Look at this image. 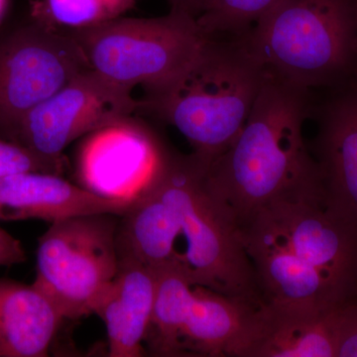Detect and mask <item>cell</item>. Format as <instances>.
<instances>
[{"instance_id":"cell-12","label":"cell","mask_w":357,"mask_h":357,"mask_svg":"<svg viewBox=\"0 0 357 357\" xmlns=\"http://www.w3.org/2000/svg\"><path fill=\"white\" fill-rule=\"evenodd\" d=\"M239 231L263 301L326 310L356 297L296 255L260 220L252 218Z\"/></svg>"},{"instance_id":"cell-5","label":"cell","mask_w":357,"mask_h":357,"mask_svg":"<svg viewBox=\"0 0 357 357\" xmlns=\"http://www.w3.org/2000/svg\"><path fill=\"white\" fill-rule=\"evenodd\" d=\"M66 32L79 45L91 70L131 91L168 81L210 38L197 18L172 10L161 17H119Z\"/></svg>"},{"instance_id":"cell-7","label":"cell","mask_w":357,"mask_h":357,"mask_svg":"<svg viewBox=\"0 0 357 357\" xmlns=\"http://www.w3.org/2000/svg\"><path fill=\"white\" fill-rule=\"evenodd\" d=\"M91 69L69 32L34 21L0 45V126L13 137L23 119Z\"/></svg>"},{"instance_id":"cell-6","label":"cell","mask_w":357,"mask_h":357,"mask_svg":"<svg viewBox=\"0 0 357 357\" xmlns=\"http://www.w3.org/2000/svg\"><path fill=\"white\" fill-rule=\"evenodd\" d=\"M121 215H82L52 223L40 237L34 284L64 319L93 314L119 269L116 230Z\"/></svg>"},{"instance_id":"cell-26","label":"cell","mask_w":357,"mask_h":357,"mask_svg":"<svg viewBox=\"0 0 357 357\" xmlns=\"http://www.w3.org/2000/svg\"><path fill=\"white\" fill-rule=\"evenodd\" d=\"M6 3L7 0H0V17H1L2 14L6 10Z\"/></svg>"},{"instance_id":"cell-17","label":"cell","mask_w":357,"mask_h":357,"mask_svg":"<svg viewBox=\"0 0 357 357\" xmlns=\"http://www.w3.org/2000/svg\"><path fill=\"white\" fill-rule=\"evenodd\" d=\"M154 183L119 217L116 251L119 264H137L155 272L178 261L180 225Z\"/></svg>"},{"instance_id":"cell-4","label":"cell","mask_w":357,"mask_h":357,"mask_svg":"<svg viewBox=\"0 0 357 357\" xmlns=\"http://www.w3.org/2000/svg\"><path fill=\"white\" fill-rule=\"evenodd\" d=\"M208 163L192 152L169 155L154 185L177 215L185 248L180 262L194 285L260 302L255 268L236 220L211 191Z\"/></svg>"},{"instance_id":"cell-22","label":"cell","mask_w":357,"mask_h":357,"mask_svg":"<svg viewBox=\"0 0 357 357\" xmlns=\"http://www.w3.org/2000/svg\"><path fill=\"white\" fill-rule=\"evenodd\" d=\"M65 168L66 164L42 158L17 143L0 138V178L27 171L62 176Z\"/></svg>"},{"instance_id":"cell-16","label":"cell","mask_w":357,"mask_h":357,"mask_svg":"<svg viewBox=\"0 0 357 357\" xmlns=\"http://www.w3.org/2000/svg\"><path fill=\"white\" fill-rule=\"evenodd\" d=\"M156 273L137 264H119L116 275L96 302L93 314L107 328L109 356L138 357L153 311Z\"/></svg>"},{"instance_id":"cell-15","label":"cell","mask_w":357,"mask_h":357,"mask_svg":"<svg viewBox=\"0 0 357 357\" xmlns=\"http://www.w3.org/2000/svg\"><path fill=\"white\" fill-rule=\"evenodd\" d=\"M259 304L194 285L178 335L181 356H241Z\"/></svg>"},{"instance_id":"cell-13","label":"cell","mask_w":357,"mask_h":357,"mask_svg":"<svg viewBox=\"0 0 357 357\" xmlns=\"http://www.w3.org/2000/svg\"><path fill=\"white\" fill-rule=\"evenodd\" d=\"M349 300L326 310L262 300L253 314L241 357H337Z\"/></svg>"},{"instance_id":"cell-25","label":"cell","mask_w":357,"mask_h":357,"mask_svg":"<svg viewBox=\"0 0 357 357\" xmlns=\"http://www.w3.org/2000/svg\"><path fill=\"white\" fill-rule=\"evenodd\" d=\"M211 0H168L171 10L198 18L210 6Z\"/></svg>"},{"instance_id":"cell-1","label":"cell","mask_w":357,"mask_h":357,"mask_svg":"<svg viewBox=\"0 0 357 357\" xmlns=\"http://www.w3.org/2000/svg\"><path fill=\"white\" fill-rule=\"evenodd\" d=\"M317 96L267 75L243 128L208 164V187L238 227L272 202L321 187L303 134Z\"/></svg>"},{"instance_id":"cell-20","label":"cell","mask_w":357,"mask_h":357,"mask_svg":"<svg viewBox=\"0 0 357 357\" xmlns=\"http://www.w3.org/2000/svg\"><path fill=\"white\" fill-rule=\"evenodd\" d=\"M139 0H34L31 15L36 22L62 31L93 27L121 17Z\"/></svg>"},{"instance_id":"cell-19","label":"cell","mask_w":357,"mask_h":357,"mask_svg":"<svg viewBox=\"0 0 357 357\" xmlns=\"http://www.w3.org/2000/svg\"><path fill=\"white\" fill-rule=\"evenodd\" d=\"M155 273L153 311L145 347L157 356H182L178 335L191 302L194 284L180 261L166 265Z\"/></svg>"},{"instance_id":"cell-18","label":"cell","mask_w":357,"mask_h":357,"mask_svg":"<svg viewBox=\"0 0 357 357\" xmlns=\"http://www.w3.org/2000/svg\"><path fill=\"white\" fill-rule=\"evenodd\" d=\"M64 319L34 284L0 279V357L48 356Z\"/></svg>"},{"instance_id":"cell-14","label":"cell","mask_w":357,"mask_h":357,"mask_svg":"<svg viewBox=\"0 0 357 357\" xmlns=\"http://www.w3.org/2000/svg\"><path fill=\"white\" fill-rule=\"evenodd\" d=\"M130 202L105 198L57 174L20 172L0 178V220L51 223L98 213L122 215Z\"/></svg>"},{"instance_id":"cell-21","label":"cell","mask_w":357,"mask_h":357,"mask_svg":"<svg viewBox=\"0 0 357 357\" xmlns=\"http://www.w3.org/2000/svg\"><path fill=\"white\" fill-rule=\"evenodd\" d=\"M282 0H211L197 18L208 36L243 34Z\"/></svg>"},{"instance_id":"cell-8","label":"cell","mask_w":357,"mask_h":357,"mask_svg":"<svg viewBox=\"0 0 357 357\" xmlns=\"http://www.w3.org/2000/svg\"><path fill=\"white\" fill-rule=\"evenodd\" d=\"M140 107L131 89L89 69L26 115L11 141L42 158L66 164L63 152L70 143Z\"/></svg>"},{"instance_id":"cell-24","label":"cell","mask_w":357,"mask_h":357,"mask_svg":"<svg viewBox=\"0 0 357 357\" xmlns=\"http://www.w3.org/2000/svg\"><path fill=\"white\" fill-rule=\"evenodd\" d=\"M26 259L27 256L21 241L0 227V267L21 264Z\"/></svg>"},{"instance_id":"cell-3","label":"cell","mask_w":357,"mask_h":357,"mask_svg":"<svg viewBox=\"0 0 357 357\" xmlns=\"http://www.w3.org/2000/svg\"><path fill=\"white\" fill-rule=\"evenodd\" d=\"M239 36L283 83L324 91L357 82V0H282Z\"/></svg>"},{"instance_id":"cell-23","label":"cell","mask_w":357,"mask_h":357,"mask_svg":"<svg viewBox=\"0 0 357 357\" xmlns=\"http://www.w3.org/2000/svg\"><path fill=\"white\" fill-rule=\"evenodd\" d=\"M337 357H357V296L347 301L338 335Z\"/></svg>"},{"instance_id":"cell-2","label":"cell","mask_w":357,"mask_h":357,"mask_svg":"<svg viewBox=\"0 0 357 357\" xmlns=\"http://www.w3.org/2000/svg\"><path fill=\"white\" fill-rule=\"evenodd\" d=\"M266 77L239 35L210 36L184 69L145 89L139 112L177 128L210 164L243 128Z\"/></svg>"},{"instance_id":"cell-10","label":"cell","mask_w":357,"mask_h":357,"mask_svg":"<svg viewBox=\"0 0 357 357\" xmlns=\"http://www.w3.org/2000/svg\"><path fill=\"white\" fill-rule=\"evenodd\" d=\"M170 153L149 126L130 115L84 136L77 180L98 196L134 203L153 185Z\"/></svg>"},{"instance_id":"cell-9","label":"cell","mask_w":357,"mask_h":357,"mask_svg":"<svg viewBox=\"0 0 357 357\" xmlns=\"http://www.w3.org/2000/svg\"><path fill=\"white\" fill-rule=\"evenodd\" d=\"M252 218L340 290L357 295V230L326 204L323 188L272 202Z\"/></svg>"},{"instance_id":"cell-11","label":"cell","mask_w":357,"mask_h":357,"mask_svg":"<svg viewBox=\"0 0 357 357\" xmlns=\"http://www.w3.org/2000/svg\"><path fill=\"white\" fill-rule=\"evenodd\" d=\"M312 117L318 133L311 152L326 203L357 230V82L321 91Z\"/></svg>"}]
</instances>
